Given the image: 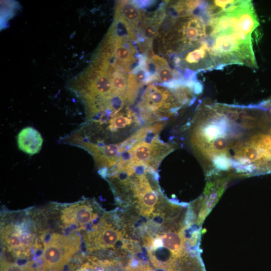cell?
I'll return each instance as SVG.
<instances>
[{"label":"cell","mask_w":271,"mask_h":271,"mask_svg":"<svg viewBox=\"0 0 271 271\" xmlns=\"http://www.w3.org/2000/svg\"><path fill=\"white\" fill-rule=\"evenodd\" d=\"M166 123L160 122L143 126L134 132L132 142L108 175L131 174L137 168L158 172L163 159L176 147L175 144L165 143L159 139V133Z\"/></svg>","instance_id":"1"},{"label":"cell","mask_w":271,"mask_h":271,"mask_svg":"<svg viewBox=\"0 0 271 271\" xmlns=\"http://www.w3.org/2000/svg\"><path fill=\"white\" fill-rule=\"evenodd\" d=\"M1 242L3 254L8 260L30 261L43 248L41 235L31 212H6L1 216Z\"/></svg>","instance_id":"2"},{"label":"cell","mask_w":271,"mask_h":271,"mask_svg":"<svg viewBox=\"0 0 271 271\" xmlns=\"http://www.w3.org/2000/svg\"><path fill=\"white\" fill-rule=\"evenodd\" d=\"M196 95L194 89L186 83L173 87L149 84L137 105L143 125L166 122L183 107L191 104Z\"/></svg>","instance_id":"3"},{"label":"cell","mask_w":271,"mask_h":271,"mask_svg":"<svg viewBox=\"0 0 271 271\" xmlns=\"http://www.w3.org/2000/svg\"><path fill=\"white\" fill-rule=\"evenodd\" d=\"M42 264L38 269L46 271H63L78 252L82 238L76 231L60 234L54 233L43 236Z\"/></svg>","instance_id":"4"},{"label":"cell","mask_w":271,"mask_h":271,"mask_svg":"<svg viewBox=\"0 0 271 271\" xmlns=\"http://www.w3.org/2000/svg\"><path fill=\"white\" fill-rule=\"evenodd\" d=\"M53 204L59 212L58 226L61 229L88 231L102 216L99 217L102 210L98 203L92 199H86L69 204Z\"/></svg>","instance_id":"5"},{"label":"cell","mask_w":271,"mask_h":271,"mask_svg":"<svg viewBox=\"0 0 271 271\" xmlns=\"http://www.w3.org/2000/svg\"><path fill=\"white\" fill-rule=\"evenodd\" d=\"M115 212H104L100 220L83 235L86 249L89 253H97L115 249L122 241L124 234ZM113 252V251H112Z\"/></svg>","instance_id":"6"},{"label":"cell","mask_w":271,"mask_h":271,"mask_svg":"<svg viewBox=\"0 0 271 271\" xmlns=\"http://www.w3.org/2000/svg\"><path fill=\"white\" fill-rule=\"evenodd\" d=\"M145 15L143 10L134 1H120L116 3L114 20L120 22L126 27L135 42L138 31Z\"/></svg>","instance_id":"7"},{"label":"cell","mask_w":271,"mask_h":271,"mask_svg":"<svg viewBox=\"0 0 271 271\" xmlns=\"http://www.w3.org/2000/svg\"><path fill=\"white\" fill-rule=\"evenodd\" d=\"M228 180L216 179L209 180L201 196V207L196 221V224L201 226L204 219L209 214L223 193Z\"/></svg>","instance_id":"8"},{"label":"cell","mask_w":271,"mask_h":271,"mask_svg":"<svg viewBox=\"0 0 271 271\" xmlns=\"http://www.w3.org/2000/svg\"><path fill=\"white\" fill-rule=\"evenodd\" d=\"M164 271H206L200 256V251H187L171 259Z\"/></svg>","instance_id":"9"},{"label":"cell","mask_w":271,"mask_h":271,"mask_svg":"<svg viewBox=\"0 0 271 271\" xmlns=\"http://www.w3.org/2000/svg\"><path fill=\"white\" fill-rule=\"evenodd\" d=\"M17 144L21 151L32 156L40 152L43 146V139L38 130L33 127L27 126L19 132Z\"/></svg>","instance_id":"10"},{"label":"cell","mask_w":271,"mask_h":271,"mask_svg":"<svg viewBox=\"0 0 271 271\" xmlns=\"http://www.w3.org/2000/svg\"><path fill=\"white\" fill-rule=\"evenodd\" d=\"M159 234L162 242V247H164L168 250L172 259L188 251L184 229L180 231H167Z\"/></svg>","instance_id":"11"},{"label":"cell","mask_w":271,"mask_h":271,"mask_svg":"<svg viewBox=\"0 0 271 271\" xmlns=\"http://www.w3.org/2000/svg\"><path fill=\"white\" fill-rule=\"evenodd\" d=\"M1 271H35V263H22L1 257Z\"/></svg>","instance_id":"12"},{"label":"cell","mask_w":271,"mask_h":271,"mask_svg":"<svg viewBox=\"0 0 271 271\" xmlns=\"http://www.w3.org/2000/svg\"><path fill=\"white\" fill-rule=\"evenodd\" d=\"M125 271H155L148 262L140 263L128 268Z\"/></svg>","instance_id":"13"}]
</instances>
